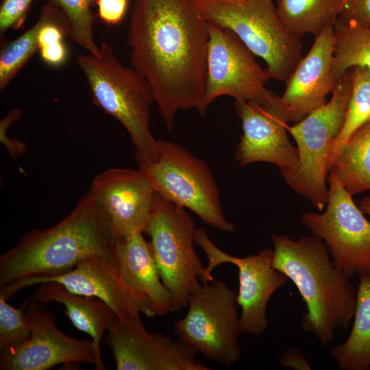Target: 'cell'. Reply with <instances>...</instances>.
Instances as JSON below:
<instances>
[{"label": "cell", "mask_w": 370, "mask_h": 370, "mask_svg": "<svg viewBox=\"0 0 370 370\" xmlns=\"http://www.w3.org/2000/svg\"><path fill=\"white\" fill-rule=\"evenodd\" d=\"M47 282L62 284L69 291L105 301L119 319L156 315L149 299L128 286L123 280L115 259L95 256L79 262L73 269L51 277H29L0 286L5 299L21 289Z\"/></svg>", "instance_id": "cell-13"}, {"label": "cell", "mask_w": 370, "mask_h": 370, "mask_svg": "<svg viewBox=\"0 0 370 370\" xmlns=\"http://www.w3.org/2000/svg\"><path fill=\"white\" fill-rule=\"evenodd\" d=\"M115 262L125 284L149 299L156 316L175 312L171 295L162 281L151 245L143 233L119 238Z\"/></svg>", "instance_id": "cell-19"}, {"label": "cell", "mask_w": 370, "mask_h": 370, "mask_svg": "<svg viewBox=\"0 0 370 370\" xmlns=\"http://www.w3.org/2000/svg\"><path fill=\"white\" fill-rule=\"evenodd\" d=\"M328 174L325 210L306 212L301 222L325 243L335 266L347 278L370 273V222L335 173Z\"/></svg>", "instance_id": "cell-11"}, {"label": "cell", "mask_w": 370, "mask_h": 370, "mask_svg": "<svg viewBox=\"0 0 370 370\" xmlns=\"http://www.w3.org/2000/svg\"><path fill=\"white\" fill-rule=\"evenodd\" d=\"M25 316L30 337L18 348L0 354L1 370H46L59 364L81 362L95 366L92 340L73 338L61 332L45 304L31 299Z\"/></svg>", "instance_id": "cell-15"}, {"label": "cell", "mask_w": 370, "mask_h": 370, "mask_svg": "<svg viewBox=\"0 0 370 370\" xmlns=\"http://www.w3.org/2000/svg\"><path fill=\"white\" fill-rule=\"evenodd\" d=\"M89 191L120 237L145 233L157 193L142 171L108 169Z\"/></svg>", "instance_id": "cell-16"}, {"label": "cell", "mask_w": 370, "mask_h": 370, "mask_svg": "<svg viewBox=\"0 0 370 370\" xmlns=\"http://www.w3.org/2000/svg\"><path fill=\"white\" fill-rule=\"evenodd\" d=\"M98 15L101 20L109 25H115L124 18L128 0H98Z\"/></svg>", "instance_id": "cell-31"}, {"label": "cell", "mask_w": 370, "mask_h": 370, "mask_svg": "<svg viewBox=\"0 0 370 370\" xmlns=\"http://www.w3.org/2000/svg\"><path fill=\"white\" fill-rule=\"evenodd\" d=\"M352 94L343 127L333 142L329 153V169L341 147L352 134L360 126L370 121V72L363 68L349 70Z\"/></svg>", "instance_id": "cell-25"}, {"label": "cell", "mask_w": 370, "mask_h": 370, "mask_svg": "<svg viewBox=\"0 0 370 370\" xmlns=\"http://www.w3.org/2000/svg\"><path fill=\"white\" fill-rule=\"evenodd\" d=\"M237 306V293L225 282L203 283L189 296L187 312L173 331L206 359L230 367L241 356Z\"/></svg>", "instance_id": "cell-9"}, {"label": "cell", "mask_w": 370, "mask_h": 370, "mask_svg": "<svg viewBox=\"0 0 370 370\" xmlns=\"http://www.w3.org/2000/svg\"><path fill=\"white\" fill-rule=\"evenodd\" d=\"M330 171L352 195L370 190V121L352 134Z\"/></svg>", "instance_id": "cell-23"}, {"label": "cell", "mask_w": 370, "mask_h": 370, "mask_svg": "<svg viewBox=\"0 0 370 370\" xmlns=\"http://www.w3.org/2000/svg\"><path fill=\"white\" fill-rule=\"evenodd\" d=\"M234 108L243 128L234 155L239 166L269 162L279 168L283 179L291 175L299 154L288 138V123L281 115L252 102L235 101Z\"/></svg>", "instance_id": "cell-17"}, {"label": "cell", "mask_w": 370, "mask_h": 370, "mask_svg": "<svg viewBox=\"0 0 370 370\" xmlns=\"http://www.w3.org/2000/svg\"><path fill=\"white\" fill-rule=\"evenodd\" d=\"M77 63L87 79L94 103L128 132L138 165L156 161L158 143L149 128V108L155 99L147 79L133 67L124 66L105 42L99 46L98 56H78Z\"/></svg>", "instance_id": "cell-4"}, {"label": "cell", "mask_w": 370, "mask_h": 370, "mask_svg": "<svg viewBox=\"0 0 370 370\" xmlns=\"http://www.w3.org/2000/svg\"><path fill=\"white\" fill-rule=\"evenodd\" d=\"M208 41V22L197 0H135L130 60L149 83L168 130L180 110L206 114Z\"/></svg>", "instance_id": "cell-1"}, {"label": "cell", "mask_w": 370, "mask_h": 370, "mask_svg": "<svg viewBox=\"0 0 370 370\" xmlns=\"http://www.w3.org/2000/svg\"><path fill=\"white\" fill-rule=\"evenodd\" d=\"M208 22L229 29L263 59L271 78L286 82L302 56L301 39L283 27L273 0H197Z\"/></svg>", "instance_id": "cell-5"}, {"label": "cell", "mask_w": 370, "mask_h": 370, "mask_svg": "<svg viewBox=\"0 0 370 370\" xmlns=\"http://www.w3.org/2000/svg\"><path fill=\"white\" fill-rule=\"evenodd\" d=\"M195 225L184 208L156 194L145 231L150 238L162 281L175 308L187 307L189 296L208 282L195 248Z\"/></svg>", "instance_id": "cell-7"}, {"label": "cell", "mask_w": 370, "mask_h": 370, "mask_svg": "<svg viewBox=\"0 0 370 370\" xmlns=\"http://www.w3.org/2000/svg\"><path fill=\"white\" fill-rule=\"evenodd\" d=\"M98 0H47L64 14L68 25V36L94 56L99 46L93 37V23L97 17L92 10Z\"/></svg>", "instance_id": "cell-26"}, {"label": "cell", "mask_w": 370, "mask_h": 370, "mask_svg": "<svg viewBox=\"0 0 370 370\" xmlns=\"http://www.w3.org/2000/svg\"><path fill=\"white\" fill-rule=\"evenodd\" d=\"M105 343L110 347L117 370H209L197 359L199 354L182 341L162 333H150L140 315L110 323Z\"/></svg>", "instance_id": "cell-14"}, {"label": "cell", "mask_w": 370, "mask_h": 370, "mask_svg": "<svg viewBox=\"0 0 370 370\" xmlns=\"http://www.w3.org/2000/svg\"><path fill=\"white\" fill-rule=\"evenodd\" d=\"M45 62L51 66L62 64L67 58V51L63 41L39 48Z\"/></svg>", "instance_id": "cell-32"}, {"label": "cell", "mask_w": 370, "mask_h": 370, "mask_svg": "<svg viewBox=\"0 0 370 370\" xmlns=\"http://www.w3.org/2000/svg\"><path fill=\"white\" fill-rule=\"evenodd\" d=\"M352 88L348 71L338 80L328 101L299 122L286 127L297 143L299 161L294 172L284 180L320 211L328 199L330 149L345 122Z\"/></svg>", "instance_id": "cell-6"}, {"label": "cell", "mask_w": 370, "mask_h": 370, "mask_svg": "<svg viewBox=\"0 0 370 370\" xmlns=\"http://www.w3.org/2000/svg\"><path fill=\"white\" fill-rule=\"evenodd\" d=\"M0 296V354L16 349L30 337L25 313L29 304L26 299L20 308H15Z\"/></svg>", "instance_id": "cell-28"}, {"label": "cell", "mask_w": 370, "mask_h": 370, "mask_svg": "<svg viewBox=\"0 0 370 370\" xmlns=\"http://www.w3.org/2000/svg\"><path fill=\"white\" fill-rule=\"evenodd\" d=\"M43 18L40 15L37 22L19 37L9 42L0 55V89L3 90L34 52L38 49V36Z\"/></svg>", "instance_id": "cell-27"}, {"label": "cell", "mask_w": 370, "mask_h": 370, "mask_svg": "<svg viewBox=\"0 0 370 370\" xmlns=\"http://www.w3.org/2000/svg\"><path fill=\"white\" fill-rule=\"evenodd\" d=\"M38 285L31 299L45 305L50 302L63 304L66 308L64 313L73 325L91 337L97 358L95 369H106L101 342L115 316L112 308L97 297L73 293L58 282H47Z\"/></svg>", "instance_id": "cell-20"}, {"label": "cell", "mask_w": 370, "mask_h": 370, "mask_svg": "<svg viewBox=\"0 0 370 370\" xmlns=\"http://www.w3.org/2000/svg\"><path fill=\"white\" fill-rule=\"evenodd\" d=\"M195 243L204 251L208 258L205 272L208 282L214 280L212 271L217 266L233 264L238 271L237 304L241 308V332L260 336L268 327L267 308L273 293L284 286L288 278L273 265V250L265 248L256 254L245 257L232 256L219 249L209 238L204 227L197 228Z\"/></svg>", "instance_id": "cell-12"}, {"label": "cell", "mask_w": 370, "mask_h": 370, "mask_svg": "<svg viewBox=\"0 0 370 370\" xmlns=\"http://www.w3.org/2000/svg\"><path fill=\"white\" fill-rule=\"evenodd\" d=\"M334 25L315 37L313 45L286 82L280 101L287 123H296L323 106L337 82L332 75Z\"/></svg>", "instance_id": "cell-18"}, {"label": "cell", "mask_w": 370, "mask_h": 370, "mask_svg": "<svg viewBox=\"0 0 370 370\" xmlns=\"http://www.w3.org/2000/svg\"><path fill=\"white\" fill-rule=\"evenodd\" d=\"M338 19L370 28V0H345Z\"/></svg>", "instance_id": "cell-30"}, {"label": "cell", "mask_w": 370, "mask_h": 370, "mask_svg": "<svg viewBox=\"0 0 370 370\" xmlns=\"http://www.w3.org/2000/svg\"><path fill=\"white\" fill-rule=\"evenodd\" d=\"M31 1H33V0H31Z\"/></svg>", "instance_id": "cell-35"}, {"label": "cell", "mask_w": 370, "mask_h": 370, "mask_svg": "<svg viewBox=\"0 0 370 370\" xmlns=\"http://www.w3.org/2000/svg\"><path fill=\"white\" fill-rule=\"evenodd\" d=\"M359 208L364 214L370 215V197L362 199L360 202Z\"/></svg>", "instance_id": "cell-34"}, {"label": "cell", "mask_w": 370, "mask_h": 370, "mask_svg": "<svg viewBox=\"0 0 370 370\" xmlns=\"http://www.w3.org/2000/svg\"><path fill=\"white\" fill-rule=\"evenodd\" d=\"M354 323L346 341L330 349L342 370L370 369V273L360 275Z\"/></svg>", "instance_id": "cell-21"}, {"label": "cell", "mask_w": 370, "mask_h": 370, "mask_svg": "<svg viewBox=\"0 0 370 370\" xmlns=\"http://www.w3.org/2000/svg\"><path fill=\"white\" fill-rule=\"evenodd\" d=\"M272 241L274 267L294 283L306 304L300 319L303 330L328 345L336 331L353 319L357 290L335 266L321 238L273 234Z\"/></svg>", "instance_id": "cell-3"}, {"label": "cell", "mask_w": 370, "mask_h": 370, "mask_svg": "<svg viewBox=\"0 0 370 370\" xmlns=\"http://www.w3.org/2000/svg\"><path fill=\"white\" fill-rule=\"evenodd\" d=\"M345 0H277L276 10L283 27L301 39L306 34L315 37L334 25Z\"/></svg>", "instance_id": "cell-22"}, {"label": "cell", "mask_w": 370, "mask_h": 370, "mask_svg": "<svg viewBox=\"0 0 370 370\" xmlns=\"http://www.w3.org/2000/svg\"><path fill=\"white\" fill-rule=\"evenodd\" d=\"M31 0H3L0 7V30L18 29L25 22Z\"/></svg>", "instance_id": "cell-29"}, {"label": "cell", "mask_w": 370, "mask_h": 370, "mask_svg": "<svg viewBox=\"0 0 370 370\" xmlns=\"http://www.w3.org/2000/svg\"><path fill=\"white\" fill-rule=\"evenodd\" d=\"M158 143V158L138 165L156 192L221 232L234 231L235 225L223 214L218 186L208 164L179 144Z\"/></svg>", "instance_id": "cell-8"}, {"label": "cell", "mask_w": 370, "mask_h": 370, "mask_svg": "<svg viewBox=\"0 0 370 370\" xmlns=\"http://www.w3.org/2000/svg\"><path fill=\"white\" fill-rule=\"evenodd\" d=\"M120 236L88 191L53 226L25 232L0 257V286L29 277H51L95 256L115 259Z\"/></svg>", "instance_id": "cell-2"}, {"label": "cell", "mask_w": 370, "mask_h": 370, "mask_svg": "<svg viewBox=\"0 0 370 370\" xmlns=\"http://www.w3.org/2000/svg\"><path fill=\"white\" fill-rule=\"evenodd\" d=\"M208 31L206 109L217 98L230 96L235 101L259 104L285 119L280 97L265 87L271 77L256 62L255 55L230 30L208 22Z\"/></svg>", "instance_id": "cell-10"}, {"label": "cell", "mask_w": 370, "mask_h": 370, "mask_svg": "<svg viewBox=\"0 0 370 370\" xmlns=\"http://www.w3.org/2000/svg\"><path fill=\"white\" fill-rule=\"evenodd\" d=\"M280 364L284 368L295 370H310L311 367L306 358L297 347H291L284 352Z\"/></svg>", "instance_id": "cell-33"}, {"label": "cell", "mask_w": 370, "mask_h": 370, "mask_svg": "<svg viewBox=\"0 0 370 370\" xmlns=\"http://www.w3.org/2000/svg\"><path fill=\"white\" fill-rule=\"evenodd\" d=\"M333 29L332 75L334 79L338 81L355 67L370 72V28L337 18Z\"/></svg>", "instance_id": "cell-24"}]
</instances>
